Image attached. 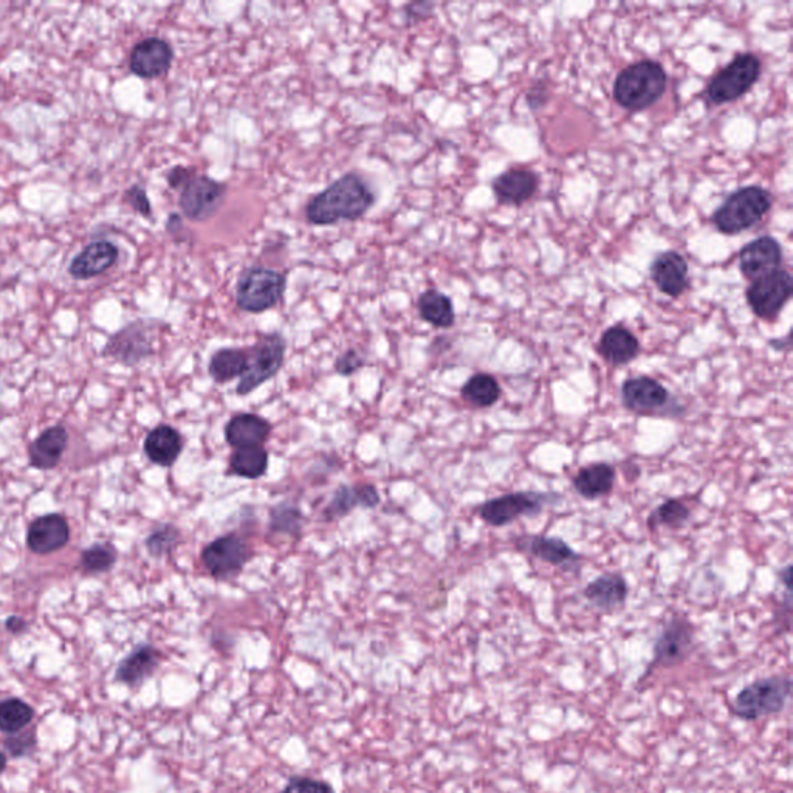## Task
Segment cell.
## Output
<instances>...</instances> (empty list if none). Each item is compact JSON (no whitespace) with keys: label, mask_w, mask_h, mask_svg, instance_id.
Instances as JSON below:
<instances>
[{"label":"cell","mask_w":793,"mask_h":793,"mask_svg":"<svg viewBox=\"0 0 793 793\" xmlns=\"http://www.w3.org/2000/svg\"><path fill=\"white\" fill-rule=\"evenodd\" d=\"M374 203L375 193L369 183L357 172H347L346 176L313 196L304 214L310 225L327 227L361 219Z\"/></svg>","instance_id":"obj_1"},{"label":"cell","mask_w":793,"mask_h":793,"mask_svg":"<svg viewBox=\"0 0 793 793\" xmlns=\"http://www.w3.org/2000/svg\"><path fill=\"white\" fill-rule=\"evenodd\" d=\"M668 76L662 64L653 59L631 64L618 73L614 83V98L623 109L640 112L654 106L662 98Z\"/></svg>","instance_id":"obj_2"},{"label":"cell","mask_w":793,"mask_h":793,"mask_svg":"<svg viewBox=\"0 0 793 793\" xmlns=\"http://www.w3.org/2000/svg\"><path fill=\"white\" fill-rule=\"evenodd\" d=\"M772 203V194L763 186H745L719 206L713 214V224L722 234L742 233L759 224L769 213Z\"/></svg>","instance_id":"obj_3"},{"label":"cell","mask_w":793,"mask_h":793,"mask_svg":"<svg viewBox=\"0 0 793 793\" xmlns=\"http://www.w3.org/2000/svg\"><path fill=\"white\" fill-rule=\"evenodd\" d=\"M790 693V677L773 676L755 680L739 691L732 704V713L744 721L778 715L786 707Z\"/></svg>","instance_id":"obj_4"},{"label":"cell","mask_w":793,"mask_h":793,"mask_svg":"<svg viewBox=\"0 0 793 793\" xmlns=\"http://www.w3.org/2000/svg\"><path fill=\"white\" fill-rule=\"evenodd\" d=\"M622 405L626 411L640 417L682 416V403L670 389L649 375L628 378L620 388Z\"/></svg>","instance_id":"obj_5"},{"label":"cell","mask_w":793,"mask_h":793,"mask_svg":"<svg viewBox=\"0 0 793 793\" xmlns=\"http://www.w3.org/2000/svg\"><path fill=\"white\" fill-rule=\"evenodd\" d=\"M287 287V276L273 268L256 267L244 270L236 287V303L242 312L264 313L281 303Z\"/></svg>","instance_id":"obj_6"},{"label":"cell","mask_w":793,"mask_h":793,"mask_svg":"<svg viewBox=\"0 0 793 793\" xmlns=\"http://www.w3.org/2000/svg\"><path fill=\"white\" fill-rule=\"evenodd\" d=\"M557 495L536 491H515L491 498L479 507L478 515L491 527L509 526L521 518L541 515L547 505L557 501Z\"/></svg>","instance_id":"obj_7"},{"label":"cell","mask_w":793,"mask_h":793,"mask_svg":"<svg viewBox=\"0 0 793 793\" xmlns=\"http://www.w3.org/2000/svg\"><path fill=\"white\" fill-rule=\"evenodd\" d=\"M160 326V321H132L109 338L101 355L129 368L137 366L154 355L155 337Z\"/></svg>","instance_id":"obj_8"},{"label":"cell","mask_w":793,"mask_h":793,"mask_svg":"<svg viewBox=\"0 0 793 793\" xmlns=\"http://www.w3.org/2000/svg\"><path fill=\"white\" fill-rule=\"evenodd\" d=\"M761 76V61L753 53L736 56L725 69L711 79L707 97L716 106L733 103L744 97Z\"/></svg>","instance_id":"obj_9"},{"label":"cell","mask_w":793,"mask_h":793,"mask_svg":"<svg viewBox=\"0 0 793 793\" xmlns=\"http://www.w3.org/2000/svg\"><path fill=\"white\" fill-rule=\"evenodd\" d=\"M227 193L224 183L194 172L193 177L180 189V210L186 219L202 224L219 213Z\"/></svg>","instance_id":"obj_10"},{"label":"cell","mask_w":793,"mask_h":793,"mask_svg":"<svg viewBox=\"0 0 793 793\" xmlns=\"http://www.w3.org/2000/svg\"><path fill=\"white\" fill-rule=\"evenodd\" d=\"M285 358V340L281 333L264 335L248 354V368L237 385V395H248L281 371Z\"/></svg>","instance_id":"obj_11"},{"label":"cell","mask_w":793,"mask_h":793,"mask_svg":"<svg viewBox=\"0 0 793 793\" xmlns=\"http://www.w3.org/2000/svg\"><path fill=\"white\" fill-rule=\"evenodd\" d=\"M694 649V626L687 618L676 617L668 620L662 632L654 643L653 659L648 665V670L643 674V679L653 673L657 668H673L684 663Z\"/></svg>","instance_id":"obj_12"},{"label":"cell","mask_w":793,"mask_h":793,"mask_svg":"<svg viewBox=\"0 0 793 793\" xmlns=\"http://www.w3.org/2000/svg\"><path fill=\"white\" fill-rule=\"evenodd\" d=\"M792 285V276L781 268L755 279L745 293L753 315L758 316L759 320H776L792 296Z\"/></svg>","instance_id":"obj_13"},{"label":"cell","mask_w":793,"mask_h":793,"mask_svg":"<svg viewBox=\"0 0 793 793\" xmlns=\"http://www.w3.org/2000/svg\"><path fill=\"white\" fill-rule=\"evenodd\" d=\"M250 558V547L236 533L214 539L202 552L203 566L219 580L237 577Z\"/></svg>","instance_id":"obj_14"},{"label":"cell","mask_w":793,"mask_h":793,"mask_svg":"<svg viewBox=\"0 0 793 793\" xmlns=\"http://www.w3.org/2000/svg\"><path fill=\"white\" fill-rule=\"evenodd\" d=\"M174 61V50L166 39H143L132 47L129 56V69L141 79H157L171 70Z\"/></svg>","instance_id":"obj_15"},{"label":"cell","mask_w":793,"mask_h":793,"mask_svg":"<svg viewBox=\"0 0 793 793\" xmlns=\"http://www.w3.org/2000/svg\"><path fill=\"white\" fill-rule=\"evenodd\" d=\"M518 549L527 552L536 560L572 572L581 566L580 553L572 549L564 539L558 536L529 535L516 539Z\"/></svg>","instance_id":"obj_16"},{"label":"cell","mask_w":793,"mask_h":793,"mask_svg":"<svg viewBox=\"0 0 793 793\" xmlns=\"http://www.w3.org/2000/svg\"><path fill=\"white\" fill-rule=\"evenodd\" d=\"M120 258V248L107 239H98L79 251L69 264V276L75 281H89L104 275Z\"/></svg>","instance_id":"obj_17"},{"label":"cell","mask_w":793,"mask_h":793,"mask_svg":"<svg viewBox=\"0 0 793 793\" xmlns=\"http://www.w3.org/2000/svg\"><path fill=\"white\" fill-rule=\"evenodd\" d=\"M783 264V247L775 237H758L745 245L739 253V268L745 278L755 279L780 270Z\"/></svg>","instance_id":"obj_18"},{"label":"cell","mask_w":793,"mask_h":793,"mask_svg":"<svg viewBox=\"0 0 793 793\" xmlns=\"http://www.w3.org/2000/svg\"><path fill=\"white\" fill-rule=\"evenodd\" d=\"M69 522L59 513L41 516L31 522L27 532L28 549L38 555H49L69 543Z\"/></svg>","instance_id":"obj_19"},{"label":"cell","mask_w":793,"mask_h":793,"mask_svg":"<svg viewBox=\"0 0 793 793\" xmlns=\"http://www.w3.org/2000/svg\"><path fill=\"white\" fill-rule=\"evenodd\" d=\"M651 278L663 295L679 298L688 287L687 259L677 251L660 253L651 264Z\"/></svg>","instance_id":"obj_20"},{"label":"cell","mask_w":793,"mask_h":793,"mask_svg":"<svg viewBox=\"0 0 793 793\" xmlns=\"http://www.w3.org/2000/svg\"><path fill=\"white\" fill-rule=\"evenodd\" d=\"M629 586L626 578L618 572L603 574L584 588L583 595L589 605L601 612H614L623 608L628 600Z\"/></svg>","instance_id":"obj_21"},{"label":"cell","mask_w":793,"mask_h":793,"mask_svg":"<svg viewBox=\"0 0 793 793\" xmlns=\"http://www.w3.org/2000/svg\"><path fill=\"white\" fill-rule=\"evenodd\" d=\"M539 179L527 169H510L502 172L491 183L496 199L502 205L519 206L529 202L538 191Z\"/></svg>","instance_id":"obj_22"},{"label":"cell","mask_w":793,"mask_h":793,"mask_svg":"<svg viewBox=\"0 0 793 793\" xmlns=\"http://www.w3.org/2000/svg\"><path fill=\"white\" fill-rule=\"evenodd\" d=\"M162 659V653L154 646H138L128 657L121 660L115 671V680L131 688L141 687L149 677L154 676Z\"/></svg>","instance_id":"obj_23"},{"label":"cell","mask_w":793,"mask_h":793,"mask_svg":"<svg viewBox=\"0 0 793 793\" xmlns=\"http://www.w3.org/2000/svg\"><path fill=\"white\" fill-rule=\"evenodd\" d=\"M69 445V433L64 426H52L39 434L28 447L30 465L36 470H53L61 462L62 454Z\"/></svg>","instance_id":"obj_24"},{"label":"cell","mask_w":793,"mask_h":793,"mask_svg":"<svg viewBox=\"0 0 793 793\" xmlns=\"http://www.w3.org/2000/svg\"><path fill=\"white\" fill-rule=\"evenodd\" d=\"M598 354L612 366H626L639 357L640 343L628 327L615 324L601 335Z\"/></svg>","instance_id":"obj_25"},{"label":"cell","mask_w":793,"mask_h":793,"mask_svg":"<svg viewBox=\"0 0 793 793\" xmlns=\"http://www.w3.org/2000/svg\"><path fill=\"white\" fill-rule=\"evenodd\" d=\"M272 433V425L258 414H237L225 426V439L233 448L262 447Z\"/></svg>","instance_id":"obj_26"},{"label":"cell","mask_w":793,"mask_h":793,"mask_svg":"<svg viewBox=\"0 0 793 793\" xmlns=\"http://www.w3.org/2000/svg\"><path fill=\"white\" fill-rule=\"evenodd\" d=\"M617 471L608 462H595L580 468L572 479L575 491L586 501L606 498L614 490Z\"/></svg>","instance_id":"obj_27"},{"label":"cell","mask_w":793,"mask_h":793,"mask_svg":"<svg viewBox=\"0 0 793 793\" xmlns=\"http://www.w3.org/2000/svg\"><path fill=\"white\" fill-rule=\"evenodd\" d=\"M183 451V437L176 428L158 425L145 440V454L152 464L172 467Z\"/></svg>","instance_id":"obj_28"},{"label":"cell","mask_w":793,"mask_h":793,"mask_svg":"<svg viewBox=\"0 0 793 793\" xmlns=\"http://www.w3.org/2000/svg\"><path fill=\"white\" fill-rule=\"evenodd\" d=\"M420 318L437 329H450L456 321L453 301L437 289H428L417 299Z\"/></svg>","instance_id":"obj_29"},{"label":"cell","mask_w":793,"mask_h":793,"mask_svg":"<svg viewBox=\"0 0 793 793\" xmlns=\"http://www.w3.org/2000/svg\"><path fill=\"white\" fill-rule=\"evenodd\" d=\"M462 399L474 408H493L501 400L502 388L498 378L487 372L471 375L461 389Z\"/></svg>","instance_id":"obj_30"},{"label":"cell","mask_w":793,"mask_h":793,"mask_svg":"<svg viewBox=\"0 0 793 793\" xmlns=\"http://www.w3.org/2000/svg\"><path fill=\"white\" fill-rule=\"evenodd\" d=\"M248 368V352L244 349H220L211 357L208 372L217 383H228L242 377Z\"/></svg>","instance_id":"obj_31"},{"label":"cell","mask_w":793,"mask_h":793,"mask_svg":"<svg viewBox=\"0 0 793 793\" xmlns=\"http://www.w3.org/2000/svg\"><path fill=\"white\" fill-rule=\"evenodd\" d=\"M693 516V510L684 499L671 498L666 499L663 504H660L657 509L651 512L648 516L649 530H656L659 527L665 529L679 530L690 521Z\"/></svg>","instance_id":"obj_32"},{"label":"cell","mask_w":793,"mask_h":793,"mask_svg":"<svg viewBox=\"0 0 793 793\" xmlns=\"http://www.w3.org/2000/svg\"><path fill=\"white\" fill-rule=\"evenodd\" d=\"M268 468V453L264 447L237 448L230 459V474L245 479H258Z\"/></svg>","instance_id":"obj_33"},{"label":"cell","mask_w":793,"mask_h":793,"mask_svg":"<svg viewBox=\"0 0 793 793\" xmlns=\"http://www.w3.org/2000/svg\"><path fill=\"white\" fill-rule=\"evenodd\" d=\"M35 718V710L18 697L0 701V732L13 735L22 732Z\"/></svg>","instance_id":"obj_34"},{"label":"cell","mask_w":793,"mask_h":793,"mask_svg":"<svg viewBox=\"0 0 793 793\" xmlns=\"http://www.w3.org/2000/svg\"><path fill=\"white\" fill-rule=\"evenodd\" d=\"M117 560L118 552L112 544L98 543L81 553L79 567L83 569L84 574H106L112 570Z\"/></svg>","instance_id":"obj_35"},{"label":"cell","mask_w":793,"mask_h":793,"mask_svg":"<svg viewBox=\"0 0 793 793\" xmlns=\"http://www.w3.org/2000/svg\"><path fill=\"white\" fill-rule=\"evenodd\" d=\"M303 522V513L289 502L276 505L270 515V529L272 532L282 533V535H298L303 529Z\"/></svg>","instance_id":"obj_36"},{"label":"cell","mask_w":793,"mask_h":793,"mask_svg":"<svg viewBox=\"0 0 793 793\" xmlns=\"http://www.w3.org/2000/svg\"><path fill=\"white\" fill-rule=\"evenodd\" d=\"M358 505L364 507L361 487L343 485V487L335 491V495H333L332 501L327 505L324 515H326L327 519L343 518V516L349 515Z\"/></svg>","instance_id":"obj_37"},{"label":"cell","mask_w":793,"mask_h":793,"mask_svg":"<svg viewBox=\"0 0 793 793\" xmlns=\"http://www.w3.org/2000/svg\"><path fill=\"white\" fill-rule=\"evenodd\" d=\"M182 541V533L176 526L165 524V526H158L151 535L146 538V549L149 555L154 558H163L172 550L179 546Z\"/></svg>","instance_id":"obj_38"},{"label":"cell","mask_w":793,"mask_h":793,"mask_svg":"<svg viewBox=\"0 0 793 793\" xmlns=\"http://www.w3.org/2000/svg\"><path fill=\"white\" fill-rule=\"evenodd\" d=\"M36 744L38 742H36V735L33 730L13 733V735H8L4 741L5 749L16 759L30 755L36 749Z\"/></svg>","instance_id":"obj_39"},{"label":"cell","mask_w":793,"mask_h":793,"mask_svg":"<svg viewBox=\"0 0 793 793\" xmlns=\"http://www.w3.org/2000/svg\"><path fill=\"white\" fill-rule=\"evenodd\" d=\"M123 202L131 206L135 213L140 214L145 219L152 217V203L149 200L146 189L141 185L129 186L123 194Z\"/></svg>","instance_id":"obj_40"},{"label":"cell","mask_w":793,"mask_h":793,"mask_svg":"<svg viewBox=\"0 0 793 793\" xmlns=\"http://www.w3.org/2000/svg\"><path fill=\"white\" fill-rule=\"evenodd\" d=\"M281 793H335L330 784L306 776H293Z\"/></svg>","instance_id":"obj_41"},{"label":"cell","mask_w":793,"mask_h":793,"mask_svg":"<svg viewBox=\"0 0 793 793\" xmlns=\"http://www.w3.org/2000/svg\"><path fill=\"white\" fill-rule=\"evenodd\" d=\"M364 364H366V358H364L360 352L355 351V349H349V351L341 354L340 357L337 358V361H335V371L343 375V377H349V375L360 371Z\"/></svg>","instance_id":"obj_42"},{"label":"cell","mask_w":793,"mask_h":793,"mask_svg":"<svg viewBox=\"0 0 793 793\" xmlns=\"http://www.w3.org/2000/svg\"><path fill=\"white\" fill-rule=\"evenodd\" d=\"M194 172L196 171L193 168H185V166H174V168L169 169L168 174H166L169 188L182 189L185 183L193 177Z\"/></svg>","instance_id":"obj_43"},{"label":"cell","mask_w":793,"mask_h":793,"mask_svg":"<svg viewBox=\"0 0 793 793\" xmlns=\"http://www.w3.org/2000/svg\"><path fill=\"white\" fill-rule=\"evenodd\" d=\"M433 4H426V2H417V4H409L405 10L406 19L408 22L420 21L425 19L428 14L433 10Z\"/></svg>","instance_id":"obj_44"},{"label":"cell","mask_w":793,"mask_h":793,"mask_svg":"<svg viewBox=\"0 0 793 793\" xmlns=\"http://www.w3.org/2000/svg\"><path fill=\"white\" fill-rule=\"evenodd\" d=\"M546 95H544V87H532L530 89L529 95H527V104H529L530 109L538 110L544 106L546 103Z\"/></svg>","instance_id":"obj_45"},{"label":"cell","mask_w":793,"mask_h":793,"mask_svg":"<svg viewBox=\"0 0 793 793\" xmlns=\"http://www.w3.org/2000/svg\"><path fill=\"white\" fill-rule=\"evenodd\" d=\"M5 628L11 634H22L27 629V623H25L24 618L18 617V615H11L5 622Z\"/></svg>","instance_id":"obj_46"},{"label":"cell","mask_w":793,"mask_h":793,"mask_svg":"<svg viewBox=\"0 0 793 793\" xmlns=\"http://www.w3.org/2000/svg\"><path fill=\"white\" fill-rule=\"evenodd\" d=\"M8 759L4 753L0 752V773H4V770L7 769Z\"/></svg>","instance_id":"obj_47"}]
</instances>
